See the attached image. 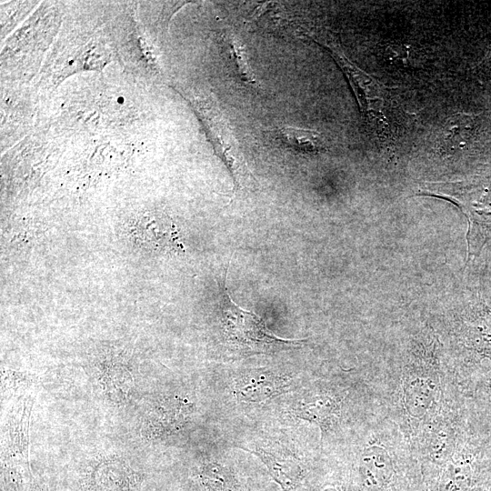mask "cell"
Returning a JSON list of instances; mask_svg holds the SVG:
<instances>
[{
    "label": "cell",
    "mask_w": 491,
    "mask_h": 491,
    "mask_svg": "<svg viewBox=\"0 0 491 491\" xmlns=\"http://www.w3.org/2000/svg\"><path fill=\"white\" fill-rule=\"evenodd\" d=\"M226 273L227 268L220 281V313L224 332L231 344L250 352L282 345L302 344V340L276 336L260 316L236 305L225 286Z\"/></svg>",
    "instance_id": "6da1fadb"
},
{
    "label": "cell",
    "mask_w": 491,
    "mask_h": 491,
    "mask_svg": "<svg viewBox=\"0 0 491 491\" xmlns=\"http://www.w3.org/2000/svg\"><path fill=\"white\" fill-rule=\"evenodd\" d=\"M196 105L209 139L228 169L235 189L251 187L255 178L225 115L211 97L197 99Z\"/></svg>",
    "instance_id": "7a4b0ae2"
},
{
    "label": "cell",
    "mask_w": 491,
    "mask_h": 491,
    "mask_svg": "<svg viewBox=\"0 0 491 491\" xmlns=\"http://www.w3.org/2000/svg\"><path fill=\"white\" fill-rule=\"evenodd\" d=\"M143 476L123 460L112 458L97 463L87 476L89 491H141Z\"/></svg>",
    "instance_id": "3957f363"
},
{
    "label": "cell",
    "mask_w": 491,
    "mask_h": 491,
    "mask_svg": "<svg viewBox=\"0 0 491 491\" xmlns=\"http://www.w3.org/2000/svg\"><path fill=\"white\" fill-rule=\"evenodd\" d=\"M291 378L268 370H257L240 376L235 382L233 392L238 400L260 403L287 390Z\"/></svg>",
    "instance_id": "277c9868"
},
{
    "label": "cell",
    "mask_w": 491,
    "mask_h": 491,
    "mask_svg": "<svg viewBox=\"0 0 491 491\" xmlns=\"http://www.w3.org/2000/svg\"><path fill=\"white\" fill-rule=\"evenodd\" d=\"M194 410V404L180 396L159 401L148 416V433L154 437H165L184 427Z\"/></svg>",
    "instance_id": "5b68a950"
},
{
    "label": "cell",
    "mask_w": 491,
    "mask_h": 491,
    "mask_svg": "<svg viewBox=\"0 0 491 491\" xmlns=\"http://www.w3.org/2000/svg\"><path fill=\"white\" fill-rule=\"evenodd\" d=\"M251 453L266 466L273 479L283 491H295L305 477V467L295 456L258 446L251 450Z\"/></svg>",
    "instance_id": "8992f818"
},
{
    "label": "cell",
    "mask_w": 491,
    "mask_h": 491,
    "mask_svg": "<svg viewBox=\"0 0 491 491\" xmlns=\"http://www.w3.org/2000/svg\"><path fill=\"white\" fill-rule=\"evenodd\" d=\"M292 412L300 419L316 424L326 432L336 420L338 405L331 396L320 395L299 401L292 407Z\"/></svg>",
    "instance_id": "52a82bcc"
},
{
    "label": "cell",
    "mask_w": 491,
    "mask_h": 491,
    "mask_svg": "<svg viewBox=\"0 0 491 491\" xmlns=\"http://www.w3.org/2000/svg\"><path fill=\"white\" fill-rule=\"evenodd\" d=\"M275 138L286 147L302 154H318L326 150L323 135L312 129L283 126L274 130Z\"/></svg>",
    "instance_id": "ba28073f"
},
{
    "label": "cell",
    "mask_w": 491,
    "mask_h": 491,
    "mask_svg": "<svg viewBox=\"0 0 491 491\" xmlns=\"http://www.w3.org/2000/svg\"><path fill=\"white\" fill-rule=\"evenodd\" d=\"M198 478L205 491H245L232 470L218 462L204 464Z\"/></svg>",
    "instance_id": "9c48e42d"
},
{
    "label": "cell",
    "mask_w": 491,
    "mask_h": 491,
    "mask_svg": "<svg viewBox=\"0 0 491 491\" xmlns=\"http://www.w3.org/2000/svg\"><path fill=\"white\" fill-rule=\"evenodd\" d=\"M475 127V120L472 115L463 113L456 114L445 123L440 142L446 149L462 148L471 139Z\"/></svg>",
    "instance_id": "30bf717a"
},
{
    "label": "cell",
    "mask_w": 491,
    "mask_h": 491,
    "mask_svg": "<svg viewBox=\"0 0 491 491\" xmlns=\"http://www.w3.org/2000/svg\"><path fill=\"white\" fill-rule=\"evenodd\" d=\"M474 396L482 433L491 437V369L476 378Z\"/></svg>",
    "instance_id": "8fae6325"
},
{
    "label": "cell",
    "mask_w": 491,
    "mask_h": 491,
    "mask_svg": "<svg viewBox=\"0 0 491 491\" xmlns=\"http://www.w3.org/2000/svg\"><path fill=\"white\" fill-rule=\"evenodd\" d=\"M223 39L237 76L246 85L257 86L258 80L248 63L244 44L236 35L230 33H225Z\"/></svg>",
    "instance_id": "7c38bea8"
},
{
    "label": "cell",
    "mask_w": 491,
    "mask_h": 491,
    "mask_svg": "<svg viewBox=\"0 0 491 491\" xmlns=\"http://www.w3.org/2000/svg\"><path fill=\"white\" fill-rule=\"evenodd\" d=\"M117 101H118V103H123V102H124V98H123V97H118Z\"/></svg>",
    "instance_id": "4fadbf2b"
},
{
    "label": "cell",
    "mask_w": 491,
    "mask_h": 491,
    "mask_svg": "<svg viewBox=\"0 0 491 491\" xmlns=\"http://www.w3.org/2000/svg\"><path fill=\"white\" fill-rule=\"evenodd\" d=\"M488 491H491V489H490V490H488Z\"/></svg>",
    "instance_id": "5bb4252c"
}]
</instances>
